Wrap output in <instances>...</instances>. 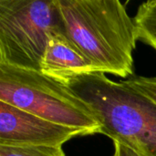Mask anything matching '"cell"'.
Returning a JSON list of instances; mask_svg holds the SVG:
<instances>
[{"label":"cell","instance_id":"cell-4","mask_svg":"<svg viewBox=\"0 0 156 156\" xmlns=\"http://www.w3.org/2000/svg\"><path fill=\"white\" fill-rule=\"evenodd\" d=\"M55 35L65 36L56 0H0V64L39 71Z\"/></svg>","mask_w":156,"mask_h":156},{"label":"cell","instance_id":"cell-8","mask_svg":"<svg viewBox=\"0 0 156 156\" xmlns=\"http://www.w3.org/2000/svg\"><path fill=\"white\" fill-rule=\"evenodd\" d=\"M0 156H67L62 147L0 145Z\"/></svg>","mask_w":156,"mask_h":156},{"label":"cell","instance_id":"cell-1","mask_svg":"<svg viewBox=\"0 0 156 156\" xmlns=\"http://www.w3.org/2000/svg\"><path fill=\"white\" fill-rule=\"evenodd\" d=\"M64 35L96 72L128 78L134 73L138 41L134 19L119 0H56Z\"/></svg>","mask_w":156,"mask_h":156},{"label":"cell","instance_id":"cell-3","mask_svg":"<svg viewBox=\"0 0 156 156\" xmlns=\"http://www.w3.org/2000/svg\"><path fill=\"white\" fill-rule=\"evenodd\" d=\"M0 101L49 122L80 129L86 135L101 133L87 104L66 85L38 70L0 64Z\"/></svg>","mask_w":156,"mask_h":156},{"label":"cell","instance_id":"cell-11","mask_svg":"<svg viewBox=\"0 0 156 156\" xmlns=\"http://www.w3.org/2000/svg\"><path fill=\"white\" fill-rule=\"evenodd\" d=\"M112 156H115V155H114V154H112Z\"/></svg>","mask_w":156,"mask_h":156},{"label":"cell","instance_id":"cell-9","mask_svg":"<svg viewBox=\"0 0 156 156\" xmlns=\"http://www.w3.org/2000/svg\"><path fill=\"white\" fill-rule=\"evenodd\" d=\"M123 81L156 103V75L153 77L135 76Z\"/></svg>","mask_w":156,"mask_h":156},{"label":"cell","instance_id":"cell-2","mask_svg":"<svg viewBox=\"0 0 156 156\" xmlns=\"http://www.w3.org/2000/svg\"><path fill=\"white\" fill-rule=\"evenodd\" d=\"M66 86L91 110L110 137L140 156H156V103L104 73L92 72L71 80Z\"/></svg>","mask_w":156,"mask_h":156},{"label":"cell","instance_id":"cell-10","mask_svg":"<svg viewBox=\"0 0 156 156\" xmlns=\"http://www.w3.org/2000/svg\"><path fill=\"white\" fill-rule=\"evenodd\" d=\"M114 155L115 156H140L132 149L119 144L114 143Z\"/></svg>","mask_w":156,"mask_h":156},{"label":"cell","instance_id":"cell-6","mask_svg":"<svg viewBox=\"0 0 156 156\" xmlns=\"http://www.w3.org/2000/svg\"><path fill=\"white\" fill-rule=\"evenodd\" d=\"M39 71L63 85L79 76L96 72L90 60L63 35H55L49 39Z\"/></svg>","mask_w":156,"mask_h":156},{"label":"cell","instance_id":"cell-7","mask_svg":"<svg viewBox=\"0 0 156 156\" xmlns=\"http://www.w3.org/2000/svg\"><path fill=\"white\" fill-rule=\"evenodd\" d=\"M138 40L156 51V0L142 3L133 17Z\"/></svg>","mask_w":156,"mask_h":156},{"label":"cell","instance_id":"cell-5","mask_svg":"<svg viewBox=\"0 0 156 156\" xmlns=\"http://www.w3.org/2000/svg\"><path fill=\"white\" fill-rule=\"evenodd\" d=\"M84 135L80 129L49 122L0 101V145L62 147L74 137Z\"/></svg>","mask_w":156,"mask_h":156}]
</instances>
